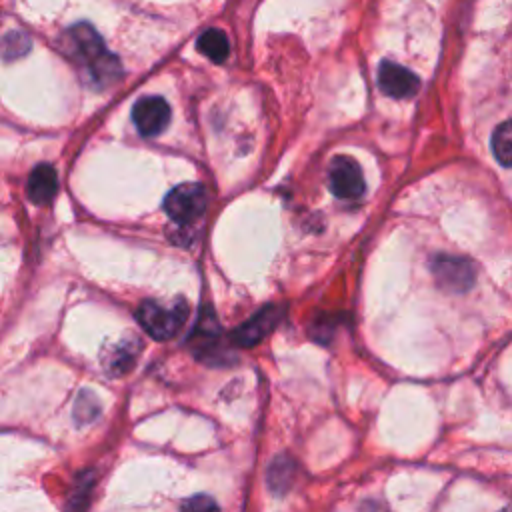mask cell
Segmentation results:
<instances>
[{
  "label": "cell",
  "mask_w": 512,
  "mask_h": 512,
  "mask_svg": "<svg viewBox=\"0 0 512 512\" xmlns=\"http://www.w3.org/2000/svg\"><path fill=\"white\" fill-rule=\"evenodd\" d=\"M66 38L72 46V54H76L78 60L88 68L96 84L106 86L120 76L122 68L118 58L112 52H108L102 38L92 26L76 24L66 32Z\"/></svg>",
  "instance_id": "obj_1"
},
{
  "label": "cell",
  "mask_w": 512,
  "mask_h": 512,
  "mask_svg": "<svg viewBox=\"0 0 512 512\" xmlns=\"http://www.w3.org/2000/svg\"><path fill=\"white\" fill-rule=\"evenodd\" d=\"M58 190V176L56 170L50 164H38L30 176H28V184H26V194L30 198V202L42 206L48 204L54 194Z\"/></svg>",
  "instance_id": "obj_9"
},
{
  "label": "cell",
  "mask_w": 512,
  "mask_h": 512,
  "mask_svg": "<svg viewBox=\"0 0 512 512\" xmlns=\"http://www.w3.org/2000/svg\"><path fill=\"white\" fill-rule=\"evenodd\" d=\"M206 204H208V196L204 186L196 182H188L168 192L164 200V210L174 222L190 224L204 214Z\"/></svg>",
  "instance_id": "obj_3"
},
{
  "label": "cell",
  "mask_w": 512,
  "mask_h": 512,
  "mask_svg": "<svg viewBox=\"0 0 512 512\" xmlns=\"http://www.w3.org/2000/svg\"><path fill=\"white\" fill-rule=\"evenodd\" d=\"M500 512H510V510H500Z\"/></svg>",
  "instance_id": "obj_18"
},
{
  "label": "cell",
  "mask_w": 512,
  "mask_h": 512,
  "mask_svg": "<svg viewBox=\"0 0 512 512\" xmlns=\"http://www.w3.org/2000/svg\"><path fill=\"white\" fill-rule=\"evenodd\" d=\"M136 318L140 326L156 340H168L178 334L188 318V304L184 300L174 302L172 306H162L154 300H146L138 306Z\"/></svg>",
  "instance_id": "obj_2"
},
{
  "label": "cell",
  "mask_w": 512,
  "mask_h": 512,
  "mask_svg": "<svg viewBox=\"0 0 512 512\" xmlns=\"http://www.w3.org/2000/svg\"><path fill=\"white\" fill-rule=\"evenodd\" d=\"M90 488H92V478H78L76 490L72 492V496L68 498V504H66L68 512H82L84 510Z\"/></svg>",
  "instance_id": "obj_16"
},
{
  "label": "cell",
  "mask_w": 512,
  "mask_h": 512,
  "mask_svg": "<svg viewBox=\"0 0 512 512\" xmlns=\"http://www.w3.org/2000/svg\"><path fill=\"white\" fill-rule=\"evenodd\" d=\"M100 414V400L92 390H80L74 402V418L80 424L92 422Z\"/></svg>",
  "instance_id": "obj_14"
},
{
  "label": "cell",
  "mask_w": 512,
  "mask_h": 512,
  "mask_svg": "<svg viewBox=\"0 0 512 512\" xmlns=\"http://www.w3.org/2000/svg\"><path fill=\"white\" fill-rule=\"evenodd\" d=\"M138 350H140V346H138V342L134 338L122 340L116 346H112V350L104 356L106 372L112 374V376L126 374L134 366Z\"/></svg>",
  "instance_id": "obj_10"
},
{
  "label": "cell",
  "mask_w": 512,
  "mask_h": 512,
  "mask_svg": "<svg viewBox=\"0 0 512 512\" xmlns=\"http://www.w3.org/2000/svg\"><path fill=\"white\" fill-rule=\"evenodd\" d=\"M378 84L392 98H408L418 92L420 78L396 62H382L378 68Z\"/></svg>",
  "instance_id": "obj_8"
},
{
  "label": "cell",
  "mask_w": 512,
  "mask_h": 512,
  "mask_svg": "<svg viewBox=\"0 0 512 512\" xmlns=\"http://www.w3.org/2000/svg\"><path fill=\"white\" fill-rule=\"evenodd\" d=\"M28 50H30V38H28L24 32H8V34L2 38L0 52H2L4 60L22 58Z\"/></svg>",
  "instance_id": "obj_15"
},
{
  "label": "cell",
  "mask_w": 512,
  "mask_h": 512,
  "mask_svg": "<svg viewBox=\"0 0 512 512\" xmlns=\"http://www.w3.org/2000/svg\"><path fill=\"white\" fill-rule=\"evenodd\" d=\"M294 478V462L288 460L286 456H280L278 460H274L268 468V484L272 490L276 492H284Z\"/></svg>",
  "instance_id": "obj_13"
},
{
  "label": "cell",
  "mask_w": 512,
  "mask_h": 512,
  "mask_svg": "<svg viewBox=\"0 0 512 512\" xmlns=\"http://www.w3.org/2000/svg\"><path fill=\"white\" fill-rule=\"evenodd\" d=\"M182 512H218V504L210 496L198 494L184 502Z\"/></svg>",
  "instance_id": "obj_17"
},
{
  "label": "cell",
  "mask_w": 512,
  "mask_h": 512,
  "mask_svg": "<svg viewBox=\"0 0 512 512\" xmlns=\"http://www.w3.org/2000/svg\"><path fill=\"white\" fill-rule=\"evenodd\" d=\"M198 50L212 62H224L230 54V44H228V38L222 30L210 28V30L200 34Z\"/></svg>",
  "instance_id": "obj_11"
},
{
  "label": "cell",
  "mask_w": 512,
  "mask_h": 512,
  "mask_svg": "<svg viewBox=\"0 0 512 512\" xmlns=\"http://www.w3.org/2000/svg\"><path fill=\"white\" fill-rule=\"evenodd\" d=\"M492 152L502 166H512V120L500 124L494 130Z\"/></svg>",
  "instance_id": "obj_12"
},
{
  "label": "cell",
  "mask_w": 512,
  "mask_h": 512,
  "mask_svg": "<svg viewBox=\"0 0 512 512\" xmlns=\"http://www.w3.org/2000/svg\"><path fill=\"white\" fill-rule=\"evenodd\" d=\"M432 272L438 284L450 292H466L474 284V264L460 256H436Z\"/></svg>",
  "instance_id": "obj_5"
},
{
  "label": "cell",
  "mask_w": 512,
  "mask_h": 512,
  "mask_svg": "<svg viewBox=\"0 0 512 512\" xmlns=\"http://www.w3.org/2000/svg\"><path fill=\"white\" fill-rule=\"evenodd\" d=\"M328 182H330L332 194L342 200H356L364 194L362 168L350 156H336L330 162Z\"/></svg>",
  "instance_id": "obj_4"
},
{
  "label": "cell",
  "mask_w": 512,
  "mask_h": 512,
  "mask_svg": "<svg viewBox=\"0 0 512 512\" xmlns=\"http://www.w3.org/2000/svg\"><path fill=\"white\" fill-rule=\"evenodd\" d=\"M282 316H284V308H280L276 304L260 308L252 318H248L244 324H240L232 332V342L242 348L256 346L278 326Z\"/></svg>",
  "instance_id": "obj_6"
},
{
  "label": "cell",
  "mask_w": 512,
  "mask_h": 512,
  "mask_svg": "<svg viewBox=\"0 0 512 512\" xmlns=\"http://www.w3.org/2000/svg\"><path fill=\"white\" fill-rule=\"evenodd\" d=\"M132 120L142 136H158L170 122V106L160 96L140 98L132 108Z\"/></svg>",
  "instance_id": "obj_7"
}]
</instances>
